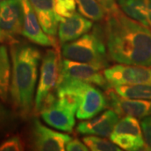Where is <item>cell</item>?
<instances>
[{"mask_svg":"<svg viewBox=\"0 0 151 151\" xmlns=\"http://www.w3.org/2000/svg\"><path fill=\"white\" fill-rule=\"evenodd\" d=\"M105 37L110 59L119 64L151 67V30L119 9L108 14Z\"/></svg>","mask_w":151,"mask_h":151,"instance_id":"6da1fadb","label":"cell"},{"mask_svg":"<svg viewBox=\"0 0 151 151\" xmlns=\"http://www.w3.org/2000/svg\"><path fill=\"white\" fill-rule=\"evenodd\" d=\"M12 79L9 88L13 107L22 118H27L35 106V92L40 51L30 45H10Z\"/></svg>","mask_w":151,"mask_h":151,"instance_id":"7a4b0ae2","label":"cell"},{"mask_svg":"<svg viewBox=\"0 0 151 151\" xmlns=\"http://www.w3.org/2000/svg\"><path fill=\"white\" fill-rule=\"evenodd\" d=\"M65 59L94 65L99 69L108 67V53L99 28H94L77 40L62 45Z\"/></svg>","mask_w":151,"mask_h":151,"instance_id":"3957f363","label":"cell"},{"mask_svg":"<svg viewBox=\"0 0 151 151\" xmlns=\"http://www.w3.org/2000/svg\"><path fill=\"white\" fill-rule=\"evenodd\" d=\"M59 54L55 50H48L44 55L40 66V75L35 97L34 110L40 113L46 99L54 93L60 72Z\"/></svg>","mask_w":151,"mask_h":151,"instance_id":"277c9868","label":"cell"},{"mask_svg":"<svg viewBox=\"0 0 151 151\" xmlns=\"http://www.w3.org/2000/svg\"><path fill=\"white\" fill-rule=\"evenodd\" d=\"M21 0H4L0 4V43L12 45L22 35Z\"/></svg>","mask_w":151,"mask_h":151,"instance_id":"5b68a950","label":"cell"},{"mask_svg":"<svg viewBox=\"0 0 151 151\" xmlns=\"http://www.w3.org/2000/svg\"><path fill=\"white\" fill-rule=\"evenodd\" d=\"M110 139L124 150H145L141 124L132 116H125L119 120L110 135Z\"/></svg>","mask_w":151,"mask_h":151,"instance_id":"8992f818","label":"cell"},{"mask_svg":"<svg viewBox=\"0 0 151 151\" xmlns=\"http://www.w3.org/2000/svg\"><path fill=\"white\" fill-rule=\"evenodd\" d=\"M109 87L119 85H151V67L119 64L103 71Z\"/></svg>","mask_w":151,"mask_h":151,"instance_id":"52a82bcc","label":"cell"},{"mask_svg":"<svg viewBox=\"0 0 151 151\" xmlns=\"http://www.w3.org/2000/svg\"><path fill=\"white\" fill-rule=\"evenodd\" d=\"M59 78H69L103 87H108V82L101 69L83 62L64 59L60 62Z\"/></svg>","mask_w":151,"mask_h":151,"instance_id":"ba28073f","label":"cell"},{"mask_svg":"<svg viewBox=\"0 0 151 151\" xmlns=\"http://www.w3.org/2000/svg\"><path fill=\"white\" fill-rule=\"evenodd\" d=\"M31 137L33 148L40 151L65 150L66 145L72 139L70 135L45 127L37 119L33 121Z\"/></svg>","mask_w":151,"mask_h":151,"instance_id":"9c48e42d","label":"cell"},{"mask_svg":"<svg viewBox=\"0 0 151 151\" xmlns=\"http://www.w3.org/2000/svg\"><path fill=\"white\" fill-rule=\"evenodd\" d=\"M81 96V103L76 111V117L80 120L92 119L108 106L107 96L91 83L83 82Z\"/></svg>","mask_w":151,"mask_h":151,"instance_id":"30bf717a","label":"cell"},{"mask_svg":"<svg viewBox=\"0 0 151 151\" xmlns=\"http://www.w3.org/2000/svg\"><path fill=\"white\" fill-rule=\"evenodd\" d=\"M23 9L22 35L41 46H54V40L43 30L29 0H21Z\"/></svg>","mask_w":151,"mask_h":151,"instance_id":"8fae6325","label":"cell"},{"mask_svg":"<svg viewBox=\"0 0 151 151\" xmlns=\"http://www.w3.org/2000/svg\"><path fill=\"white\" fill-rule=\"evenodd\" d=\"M45 124L64 132H72L76 124L74 110L59 103L56 98L40 112Z\"/></svg>","mask_w":151,"mask_h":151,"instance_id":"7c38bea8","label":"cell"},{"mask_svg":"<svg viewBox=\"0 0 151 151\" xmlns=\"http://www.w3.org/2000/svg\"><path fill=\"white\" fill-rule=\"evenodd\" d=\"M108 106L119 115L132 116L138 119H145L151 116V100L124 98L115 91H108L107 94Z\"/></svg>","mask_w":151,"mask_h":151,"instance_id":"4fadbf2b","label":"cell"},{"mask_svg":"<svg viewBox=\"0 0 151 151\" xmlns=\"http://www.w3.org/2000/svg\"><path fill=\"white\" fill-rule=\"evenodd\" d=\"M119 121V114L114 110H108L93 119L81 122L77 125L76 130L81 134L110 137Z\"/></svg>","mask_w":151,"mask_h":151,"instance_id":"5bb4252c","label":"cell"},{"mask_svg":"<svg viewBox=\"0 0 151 151\" xmlns=\"http://www.w3.org/2000/svg\"><path fill=\"white\" fill-rule=\"evenodd\" d=\"M93 26L92 22L80 13L68 18H62L58 26V36L61 45L77 40L88 32Z\"/></svg>","mask_w":151,"mask_h":151,"instance_id":"9a60e30c","label":"cell"},{"mask_svg":"<svg viewBox=\"0 0 151 151\" xmlns=\"http://www.w3.org/2000/svg\"><path fill=\"white\" fill-rule=\"evenodd\" d=\"M38 17L43 30L53 37L58 32L60 21L62 19L55 10V0H29Z\"/></svg>","mask_w":151,"mask_h":151,"instance_id":"2e32d148","label":"cell"},{"mask_svg":"<svg viewBox=\"0 0 151 151\" xmlns=\"http://www.w3.org/2000/svg\"><path fill=\"white\" fill-rule=\"evenodd\" d=\"M117 4L127 16L150 27L147 0H117Z\"/></svg>","mask_w":151,"mask_h":151,"instance_id":"e0dca14e","label":"cell"},{"mask_svg":"<svg viewBox=\"0 0 151 151\" xmlns=\"http://www.w3.org/2000/svg\"><path fill=\"white\" fill-rule=\"evenodd\" d=\"M10 62L5 45H0V100L4 103L9 98L10 88Z\"/></svg>","mask_w":151,"mask_h":151,"instance_id":"ac0fdd59","label":"cell"},{"mask_svg":"<svg viewBox=\"0 0 151 151\" xmlns=\"http://www.w3.org/2000/svg\"><path fill=\"white\" fill-rule=\"evenodd\" d=\"M113 87L117 94L124 98L151 100V85H119Z\"/></svg>","mask_w":151,"mask_h":151,"instance_id":"d6986e66","label":"cell"},{"mask_svg":"<svg viewBox=\"0 0 151 151\" xmlns=\"http://www.w3.org/2000/svg\"><path fill=\"white\" fill-rule=\"evenodd\" d=\"M79 13L93 21H100L107 14L97 0H76Z\"/></svg>","mask_w":151,"mask_h":151,"instance_id":"ffe728a7","label":"cell"},{"mask_svg":"<svg viewBox=\"0 0 151 151\" xmlns=\"http://www.w3.org/2000/svg\"><path fill=\"white\" fill-rule=\"evenodd\" d=\"M83 142L92 151H120L121 148L113 141L95 136H86L83 138Z\"/></svg>","mask_w":151,"mask_h":151,"instance_id":"44dd1931","label":"cell"},{"mask_svg":"<svg viewBox=\"0 0 151 151\" xmlns=\"http://www.w3.org/2000/svg\"><path fill=\"white\" fill-rule=\"evenodd\" d=\"M76 0H55V10L62 18H68L76 13Z\"/></svg>","mask_w":151,"mask_h":151,"instance_id":"7402d4cb","label":"cell"},{"mask_svg":"<svg viewBox=\"0 0 151 151\" xmlns=\"http://www.w3.org/2000/svg\"><path fill=\"white\" fill-rule=\"evenodd\" d=\"M24 142L18 136L11 137L0 145V151H19L24 150Z\"/></svg>","mask_w":151,"mask_h":151,"instance_id":"603a6c76","label":"cell"},{"mask_svg":"<svg viewBox=\"0 0 151 151\" xmlns=\"http://www.w3.org/2000/svg\"><path fill=\"white\" fill-rule=\"evenodd\" d=\"M140 124L145 143V150H151V116L142 119Z\"/></svg>","mask_w":151,"mask_h":151,"instance_id":"cb8c5ba5","label":"cell"},{"mask_svg":"<svg viewBox=\"0 0 151 151\" xmlns=\"http://www.w3.org/2000/svg\"><path fill=\"white\" fill-rule=\"evenodd\" d=\"M65 150L67 151H87L89 148L86 145V144L82 143L79 139H71L68 142L65 146Z\"/></svg>","mask_w":151,"mask_h":151,"instance_id":"d4e9b609","label":"cell"},{"mask_svg":"<svg viewBox=\"0 0 151 151\" xmlns=\"http://www.w3.org/2000/svg\"><path fill=\"white\" fill-rule=\"evenodd\" d=\"M97 2L102 5L107 14L119 9L117 0H97Z\"/></svg>","mask_w":151,"mask_h":151,"instance_id":"484cf974","label":"cell"},{"mask_svg":"<svg viewBox=\"0 0 151 151\" xmlns=\"http://www.w3.org/2000/svg\"><path fill=\"white\" fill-rule=\"evenodd\" d=\"M9 113L1 103H0V129L5 127L9 120Z\"/></svg>","mask_w":151,"mask_h":151,"instance_id":"4316f807","label":"cell"},{"mask_svg":"<svg viewBox=\"0 0 151 151\" xmlns=\"http://www.w3.org/2000/svg\"><path fill=\"white\" fill-rule=\"evenodd\" d=\"M148 3V21L149 25L151 28V0H147Z\"/></svg>","mask_w":151,"mask_h":151,"instance_id":"83f0119b","label":"cell"},{"mask_svg":"<svg viewBox=\"0 0 151 151\" xmlns=\"http://www.w3.org/2000/svg\"><path fill=\"white\" fill-rule=\"evenodd\" d=\"M4 0H0V4H2V3L4 2Z\"/></svg>","mask_w":151,"mask_h":151,"instance_id":"f1b7e54d","label":"cell"}]
</instances>
